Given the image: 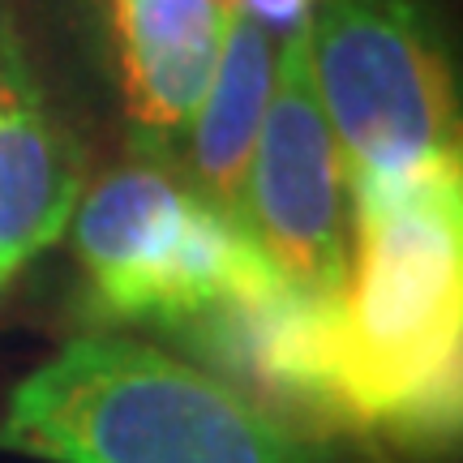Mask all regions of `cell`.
Here are the masks:
<instances>
[{
	"mask_svg": "<svg viewBox=\"0 0 463 463\" xmlns=\"http://www.w3.org/2000/svg\"><path fill=\"white\" fill-rule=\"evenodd\" d=\"M331 317V425L447 442L463 395V172L361 198Z\"/></svg>",
	"mask_w": 463,
	"mask_h": 463,
	"instance_id": "cell-1",
	"label": "cell"
},
{
	"mask_svg": "<svg viewBox=\"0 0 463 463\" xmlns=\"http://www.w3.org/2000/svg\"><path fill=\"white\" fill-rule=\"evenodd\" d=\"M0 447L48 463H344L211 369L137 339H78L9 395Z\"/></svg>",
	"mask_w": 463,
	"mask_h": 463,
	"instance_id": "cell-2",
	"label": "cell"
},
{
	"mask_svg": "<svg viewBox=\"0 0 463 463\" xmlns=\"http://www.w3.org/2000/svg\"><path fill=\"white\" fill-rule=\"evenodd\" d=\"M309 69L352 202L459 164L447 61L412 0H322L309 22Z\"/></svg>",
	"mask_w": 463,
	"mask_h": 463,
	"instance_id": "cell-3",
	"label": "cell"
},
{
	"mask_svg": "<svg viewBox=\"0 0 463 463\" xmlns=\"http://www.w3.org/2000/svg\"><path fill=\"white\" fill-rule=\"evenodd\" d=\"M73 245L99 322L189 326L279 275L236 219L142 164L116 167L78 202Z\"/></svg>",
	"mask_w": 463,
	"mask_h": 463,
	"instance_id": "cell-4",
	"label": "cell"
},
{
	"mask_svg": "<svg viewBox=\"0 0 463 463\" xmlns=\"http://www.w3.org/2000/svg\"><path fill=\"white\" fill-rule=\"evenodd\" d=\"M344 155L314 86L309 31L283 39L279 73L245 176L241 228L309 297H339L347 275Z\"/></svg>",
	"mask_w": 463,
	"mask_h": 463,
	"instance_id": "cell-5",
	"label": "cell"
},
{
	"mask_svg": "<svg viewBox=\"0 0 463 463\" xmlns=\"http://www.w3.org/2000/svg\"><path fill=\"white\" fill-rule=\"evenodd\" d=\"M82 202L78 150L14 52L0 56V288L65 236Z\"/></svg>",
	"mask_w": 463,
	"mask_h": 463,
	"instance_id": "cell-6",
	"label": "cell"
},
{
	"mask_svg": "<svg viewBox=\"0 0 463 463\" xmlns=\"http://www.w3.org/2000/svg\"><path fill=\"white\" fill-rule=\"evenodd\" d=\"M228 17L232 0H112L125 103L146 142L194 125Z\"/></svg>",
	"mask_w": 463,
	"mask_h": 463,
	"instance_id": "cell-7",
	"label": "cell"
},
{
	"mask_svg": "<svg viewBox=\"0 0 463 463\" xmlns=\"http://www.w3.org/2000/svg\"><path fill=\"white\" fill-rule=\"evenodd\" d=\"M275 73H279V52L270 34L232 9L211 86L194 112V172L202 181V198L236 223Z\"/></svg>",
	"mask_w": 463,
	"mask_h": 463,
	"instance_id": "cell-8",
	"label": "cell"
},
{
	"mask_svg": "<svg viewBox=\"0 0 463 463\" xmlns=\"http://www.w3.org/2000/svg\"><path fill=\"white\" fill-rule=\"evenodd\" d=\"M236 14H245L253 26H262L266 34H279V39H292V34L309 31L314 22L317 0H232Z\"/></svg>",
	"mask_w": 463,
	"mask_h": 463,
	"instance_id": "cell-9",
	"label": "cell"
},
{
	"mask_svg": "<svg viewBox=\"0 0 463 463\" xmlns=\"http://www.w3.org/2000/svg\"><path fill=\"white\" fill-rule=\"evenodd\" d=\"M78 5H86V9H95V5H99V0H78Z\"/></svg>",
	"mask_w": 463,
	"mask_h": 463,
	"instance_id": "cell-10",
	"label": "cell"
}]
</instances>
